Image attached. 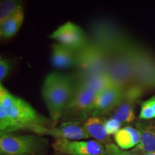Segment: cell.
Returning <instances> with one entry per match:
<instances>
[{
  "mask_svg": "<svg viewBox=\"0 0 155 155\" xmlns=\"http://www.w3.org/2000/svg\"><path fill=\"white\" fill-rule=\"evenodd\" d=\"M0 104L14 124L17 130H29L38 135H43L52 121L42 116L26 101L17 97L0 83Z\"/></svg>",
  "mask_w": 155,
  "mask_h": 155,
  "instance_id": "obj_1",
  "label": "cell"
},
{
  "mask_svg": "<svg viewBox=\"0 0 155 155\" xmlns=\"http://www.w3.org/2000/svg\"><path fill=\"white\" fill-rule=\"evenodd\" d=\"M73 86L72 75L50 73L45 78L42 96L50 114L52 127L61 121Z\"/></svg>",
  "mask_w": 155,
  "mask_h": 155,
  "instance_id": "obj_2",
  "label": "cell"
},
{
  "mask_svg": "<svg viewBox=\"0 0 155 155\" xmlns=\"http://www.w3.org/2000/svg\"><path fill=\"white\" fill-rule=\"evenodd\" d=\"M138 46L131 41L109 57L106 74L114 84L124 88L134 82L135 56Z\"/></svg>",
  "mask_w": 155,
  "mask_h": 155,
  "instance_id": "obj_3",
  "label": "cell"
},
{
  "mask_svg": "<svg viewBox=\"0 0 155 155\" xmlns=\"http://www.w3.org/2000/svg\"><path fill=\"white\" fill-rule=\"evenodd\" d=\"M72 76L73 78L72 92L61 121L83 123L90 117L93 104L98 94L73 75Z\"/></svg>",
  "mask_w": 155,
  "mask_h": 155,
  "instance_id": "obj_4",
  "label": "cell"
},
{
  "mask_svg": "<svg viewBox=\"0 0 155 155\" xmlns=\"http://www.w3.org/2000/svg\"><path fill=\"white\" fill-rule=\"evenodd\" d=\"M48 140L38 135L0 133V155H40Z\"/></svg>",
  "mask_w": 155,
  "mask_h": 155,
  "instance_id": "obj_5",
  "label": "cell"
},
{
  "mask_svg": "<svg viewBox=\"0 0 155 155\" xmlns=\"http://www.w3.org/2000/svg\"><path fill=\"white\" fill-rule=\"evenodd\" d=\"M91 42L111 56L131 42L120 29L108 21H98L92 25Z\"/></svg>",
  "mask_w": 155,
  "mask_h": 155,
  "instance_id": "obj_6",
  "label": "cell"
},
{
  "mask_svg": "<svg viewBox=\"0 0 155 155\" xmlns=\"http://www.w3.org/2000/svg\"><path fill=\"white\" fill-rule=\"evenodd\" d=\"M109 56L104 50L88 42L84 47L76 50L77 68L75 75L79 76L106 73Z\"/></svg>",
  "mask_w": 155,
  "mask_h": 155,
  "instance_id": "obj_7",
  "label": "cell"
},
{
  "mask_svg": "<svg viewBox=\"0 0 155 155\" xmlns=\"http://www.w3.org/2000/svg\"><path fill=\"white\" fill-rule=\"evenodd\" d=\"M134 82L145 89L155 88V56L140 46L136 53Z\"/></svg>",
  "mask_w": 155,
  "mask_h": 155,
  "instance_id": "obj_8",
  "label": "cell"
},
{
  "mask_svg": "<svg viewBox=\"0 0 155 155\" xmlns=\"http://www.w3.org/2000/svg\"><path fill=\"white\" fill-rule=\"evenodd\" d=\"M52 147L57 154L68 155H106V149L95 140L72 141L55 139Z\"/></svg>",
  "mask_w": 155,
  "mask_h": 155,
  "instance_id": "obj_9",
  "label": "cell"
},
{
  "mask_svg": "<svg viewBox=\"0 0 155 155\" xmlns=\"http://www.w3.org/2000/svg\"><path fill=\"white\" fill-rule=\"evenodd\" d=\"M50 38L73 50H80L89 42L83 29L72 22H67L58 27L50 35Z\"/></svg>",
  "mask_w": 155,
  "mask_h": 155,
  "instance_id": "obj_10",
  "label": "cell"
},
{
  "mask_svg": "<svg viewBox=\"0 0 155 155\" xmlns=\"http://www.w3.org/2000/svg\"><path fill=\"white\" fill-rule=\"evenodd\" d=\"M124 88L116 85H112L109 88L97 95L93 104L91 116H101L107 114L117 107L123 98Z\"/></svg>",
  "mask_w": 155,
  "mask_h": 155,
  "instance_id": "obj_11",
  "label": "cell"
},
{
  "mask_svg": "<svg viewBox=\"0 0 155 155\" xmlns=\"http://www.w3.org/2000/svg\"><path fill=\"white\" fill-rule=\"evenodd\" d=\"M43 135H49L55 139L78 141L88 139L89 136L81 122H62L55 127L48 128Z\"/></svg>",
  "mask_w": 155,
  "mask_h": 155,
  "instance_id": "obj_12",
  "label": "cell"
},
{
  "mask_svg": "<svg viewBox=\"0 0 155 155\" xmlns=\"http://www.w3.org/2000/svg\"><path fill=\"white\" fill-rule=\"evenodd\" d=\"M51 63L54 68L60 70L75 67L76 64V50L55 42L52 45Z\"/></svg>",
  "mask_w": 155,
  "mask_h": 155,
  "instance_id": "obj_13",
  "label": "cell"
},
{
  "mask_svg": "<svg viewBox=\"0 0 155 155\" xmlns=\"http://www.w3.org/2000/svg\"><path fill=\"white\" fill-rule=\"evenodd\" d=\"M141 133L139 144L134 150L138 153H150L155 152V120L141 122L137 124Z\"/></svg>",
  "mask_w": 155,
  "mask_h": 155,
  "instance_id": "obj_14",
  "label": "cell"
},
{
  "mask_svg": "<svg viewBox=\"0 0 155 155\" xmlns=\"http://www.w3.org/2000/svg\"><path fill=\"white\" fill-rule=\"evenodd\" d=\"M83 127L86 129L89 137H93L101 144H109L111 139L106 133L104 121L99 117L91 116L83 122Z\"/></svg>",
  "mask_w": 155,
  "mask_h": 155,
  "instance_id": "obj_15",
  "label": "cell"
},
{
  "mask_svg": "<svg viewBox=\"0 0 155 155\" xmlns=\"http://www.w3.org/2000/svg\"><path fill=\"white\" fill-rule=\"evenodd\" d=\"M25 19V11L22 5L19 6L17 10L11 16L0 25L2 37L9 39L15 36L21 28Z\"/></svg>",
  "mask_w": 155,
  "mask_h": 155,
  "instance_id": "obj_16",
  "label": "cell"
},
{
  "mask_svg": "<svg viewBox=\"0 0 155 155\" xmlns=\"http://www.w3.org/2000/svg\"><path fill=\"white\" fill-rule=\"evenodd\" d=\"M140 139V131L131 127H126L121 129L114 135V140L121 150L133 148L139 144Z\"/></svg>",
  "mask_w": 155,
  "mask_h": 155,
  "instance_id": "obj_17",
  "label": "cell"
},
{
  "mask_svg": "<svg viewBox=\"0 0 155 155\" xmlns=\"http://www.w3.org/2000/svg\"><path fill=\"white\" fill-rule=\"evenodd\" d=\"M73 75L98 94L103 91L106 90V88H109L112 85H115L106 73H98V74L87 75V76H79L75 74Z\"/></svg>",
  "mask_w": 155,
  "mask_h": 155,
  "instance_id": "obj_18",
  "label": "cell"
},
{
  "mask_svg": "<svg viewBox=\"0 0 155 155\" xmlns=\"http://www.w3.org/2000/svg\"><path fill=\"white\" fill-rule=\"evenodd\" d=\"M120 123H130L135 119L133 103L122 100L119 105L116 108L113 117Z\"/></svg>",
  "mask_w": 155,
  "mask_h": 155,
  "instance_id": "obj_19",
  "label": "cell"
},
{
  "mask_svg": "<svg viewBox=\"0 0 155 155\" xmlns=\"http://www.w3.org/2000/svg\"><path fill=\"white\" fill-rule=\"evenodd\" d=\"M21 5V2L17 0H3L0 2V25L11 16Z\"/></svg>",
  "mask_w": 155,
  "mask_h": 155,
  "instance_id": "obj_20",
  "label": "cell"
},
{
  "mask_svg": "<svg viewBox=\"0 0 155 155\" xmlns=\"http://www.w3.org/2000/svg\"><path fill=\"white\" fill-rule=\"evenodd\" d=\"M139 118L143 120L155 119V96L142 103Z\"/></svg>",
  "mask_w": 155,
  "mask_h": 155,
  "instance_id": "obj_21",
  "label": "cell"
},
{
  "mask_svg": "<svg viewBox=\"0 0 155 155\" xmlns=\"http://www.w3.org/2000/svg\"><path fill=\"white\" fill-rule=\"evenodd\" d=\"M17 131L16 127L0 104V133H12Z\"/></svg>",
  "mask_w": 155,
  "mask_h": 155,
  "instance_id": "obj_22",
  "label": "cell"
},
{
  "mask_svg": "<svg viewBox=\"0 0 155 155\" xmlns=\"http://www.w3.org/2000/svg\"><path fill=\"white\" fill-rule=\"evenodd\" d=\"M104 126L108 135L111 136L115 135L121 129V124L114 118H111L104 121Z\"/></svg>",
  "mask_w": 155,
  "mask_h": 155,
  "instance_id": "obj_23",
  "label": "cell"
},
{
  "mask_svg": "<svg viewBox=\"0 0 155 155\" xmlns=\"http://www.w3.org/2000/svg\"><path fill=\"white\" fill-rule=\"evenodd\" d=\"M106 155H141L140 154L134 152H127V151H122L119 148V147L116 146L115 144L109 143L106 144Z\"/></svg>",
  "mask_w": 155,
  "mask_h": 155,
  "instance_id": "obj_24",
  "label": "cell"
},
{
  "mask_svg": "<svg viewBox=\"0 0 155 155\" xmlns=\"http://www.w3.org/2000/svg\"><path fill=\"white\" fill-rule=\"evenodd\" d=\"M12 68L11 62L9 60L4 59L0 62V83L8 75Z\"/></svg>",
  "mask_w": 155,
  "mask_h": 155,
  "instance_id": "obj_25",
  "label": "cell"
},
{
  "mask_svg": "<svg viewBox=\"0 0 155 155\" xmlns=\"http://www.w3.org/2000/svg\"><path fill=\"white\" fill-rule=\"evenodd\" d=\"M144 155H155V152H154L146 153V154H144Z\"/></svg>",
  "mask_w": 155,
  "mask_h": 155,
  "instance_id": "obj_26",
  "label": "cell"
},
{
  "mask_svg": "<svg viewBox=\"0 0 155 155\" xmlns=\"http://www.w3.org/2000/svg\"><path fill=\"white\" fill-rule=\"evenodd\" d=\"M2 37V30L1 29H0V38H1Z\"/></svg>",
  "mask_w": 155,
  "mask_h": 155,
  "instance_id": "obj_27",
  "label": "cell"
},
{
  "mask_svg": "<svg viewBox=\"0 0 155 155\" xmlns=\"http://www.w3.org/2000/svg\"><path fill=\"white\" fill-rule=\"evenodd\" d=\"M55 155H68V154H57Z\"/></svg>",
  "mask_w": 155,
  "mask_h": 155,
  "instance_id": "obj_28",
  "label": "cell"
},
{
  "mask_svg": "<svg viewBox=\"0 0 155 155\" xmlns=\"http://www.w3.org/2000/svg\"><path fill=\"white\" fill-rule=\"evenodd\" d=\"M2 61V56H1V55H0V62H1Z\"/></svg>",
  "mask_w": 155,
  "mask_h": 155,
  "instance_id": "obj_29",
  "label": "cell"
}]
</instances>
